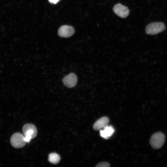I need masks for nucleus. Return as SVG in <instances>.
<instances>
[{
  "label": "nucleus",
  "mask_w": 167,
  "mask_h": 167,
  "mask_svg": "<svg viewBox=\"0 0 167 167\" xmlns=\"http://www.w3.org/2000/svg\"><path fill=\"white\" fill-rule=\"evenodd\" d=\"M60 160L59 155L55 153H52L49 155L48 160L49 162L54 164L58 163Z\"/></svg>",
  "instance_id": "nucleus-10"
},
{
  "label": "nucleus",
  "mask_w": 167,
  "mask_h": 167,
  "mask_svg": "<svg viewBox=\"0 0 167 167\" xmlns=\"http://www.w3.org/2000/svg\"><path fill=\"white\" fill-rule=\"evenodd\" d=\"M109 163L106 162H100L96 166L97 167H109Z\"/></svg>",
  "instance_id": "nucleus-11"
},
{
  "label": "nucleus",
  "mask_w": 167,
  "mask_h": 167,
  "mask_svg": "<svg viewBox=\"0 0 167 167\" xmlns=\"http://www.w3.org/2000/svg\"><path fill=\"white\" fill-rule=\"evenodd\" d=\"M165 28L163 23L156 22L151 23L145 28V32L147 34L155 35L163 32Z\"/></svg>",
  "instance_id": "nucleus-2"
},
{
  "label": "nucleus",
  "mask_w": 167,
  "mask_h": 167,
  "mask_svg": "<svg viewBox=\"0 0 167 167\" xmlns=\"http://www.w3.org/2000/svg\"><path fill=\"white\" fill-rule=\"evenodd\" d=\"M165 140V136L162 133L159 132L154 134L151 137L150 143L152 147L155 149L161 148Z\"/></svg>",
  "instance_id": "nucleus-1"
},
{
  "label": "nucleus",
  "mask_w": 167,
  "mask_h": 167,
  "mask_svg": "<svg viewBox=\"0 0 167 167\" xmlns=\"http://www.w3.org/2000/svg\"><path fill=\"white\" fill-rule=\"evenodd\" d=\"M114 129L111 126H107L104 128V129L100 131V135L101 137L105 139H109L113 134Z\"/></svg>",
  "instance_id": "nucleus-9"
},
{
  "label": "nucleus",
  "mask_w": 167,
  "mask_h": 167,
  "mask_svg": "<svg viewBox=\"0 0 167 167\" xmlns=\"http://www.w3.org/2000/svg\"><path fill=\"white\" fill-rule=\"evenodd\" d=\"M109 119L107 117H103L97 120L94 124L93 128L95 130H101L108 126L109 122Z\"/></svg>",
  "instance_id": "nucleus-8"
},
{
  "label": "nucleus",
  "mask_w": 167,
  "mask_h": 167,
  "mask_svg": "<svg viewBox=\"0 0 167 167\" xmlns=\"http://www.w3.org/2000/svg\"><path fill=\"white\" fill-rule=\"evenodd\" d=\"M113 10L117 15L122 18H126L129 13L128 8L120 3L115 5L113 7Z\"/></svg>",
  "instance_id": "nucleus-6"
},
{
  "label": "nucleus",
  "mask_w": 167,
  "mask_h": 167,
  "mask_svg": "<svg viewBox=\"0 0 167 167\" xmlns=\"http://www.w3.org/2000/svg\"><path fill=\"white\" fill-rule=\"evenodd\" d=\"M77 77L76 75L73 73L65 76L62 79V82L66 87L68 88H72L75 87L77 82Z\"/></svg>",
  "instance_id": "nucleus-5"
},
{
  "label": "nucleus",
  "mask_w": 167,
  "mask_h": 167,
  "mask_svg": "<svg viewBox=\"0 0 167 167\" xmlns=\"http://www.w3.org/2000/svg\"><path fill=\"white\" fill-rule=\"evenodd\" d=\"M10 142L13 147L17 148L23 147L26 143L25 140V136L18 132L15 133L12 135Z\"/></svg>",
  "instance_id": "nucleus-4"
},
{
  "label": "nucleus",
  "mask_w": 167,
  "mask_h": 167,
  "mask_svg": "<svg viewBox=\"0 0 167 167\" xmlns=\"http://www.w3.org/2000/svg\"><path fill=\"white\" fill-rule=\"evenodd\" d=\"M75 29L72 26L64 25L61 27L58 31V36L62 37H69L73 35Z\"/></svg>",
  "instance_id": "nucleus-7"
},
{
  "label": "nucleus",
  "mask_w": 167,
  "mask_h": 167,
  "mask_svg": "<svg viewBox=\"0 0 167 167\" xmlns=\"http://www.w3.org/2000/svg\"><path fill=\"white\" fill-rule=\"evenodd\" d=\"M59 0H49V2L50 3H57Z\"/></svg>",
  "instance_id": "nucleus-12"
},
{
  "label": "nucleus",
  "mask_w": 167,
  "mask_h": 167,
  "mask_svg": "<svg viewBox=\"0 0 167 167\" xmlns=\"http://www.w3.org/2000/svg\"><path fill=\"white\" fill-rule=\"evenodd\" d=\"M22 131L25 136L26 142H29L31 139L35 138L37 134V131L35 126L31 124L24 125L22 128Z\"/></svg>",
  "instance_id": "nucleus-3"
}]
</instances>
